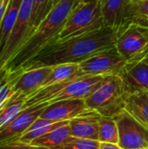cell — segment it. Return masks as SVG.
Here are the masks:
<instances>
[{
  "instance_id": "cell-1",
  "label": "cell",
  "mask_w": 148,
  "mask_h": 149,
  "mask_svg": "<svg viewBox=\"0 0 148 149\" xmlns=\"http://www.w3.org/2000/svg\"><path fill=\"white\" fill-rule=\"evenodd\" d=\"M118 34L119 31L105 26L64 41L55 40L20 71L61 64H79L97 53L115 47Z\"/></svg>"
},
{
  "instance_id": "cell-2",
  "label": "cell",
  "mask_w": 148,
  "mask_h": 149,
  "mask_svg": "<svg viewBox=\"0 0 148 149\" xmlns=\"http://www.w3.org/2000/svg\"><path fill=\"white\" fill-rule=\"evenodd\" d=\"M76 0H61L20 47L5 70L13 72L23 69L48 45L55 41L62 31Z\"/></svg>"
},
{
  "instance_id": "cell-3",
  "label": "cell",
  "mask_w": 148,
  "mask_h": 149,
  "mask_svg": "<svg viewBox=\"0 0 148 149\" xmlns=\"http://www.w3.org/2000/svg\"><path fill=\"white\" fill-rule=\"evenodd\" d=\"M128 96L120 75H106L99 87L85 101L90 110L103 116L115 117L125 111Z\"/></svg>"
},
{
  "instance_id": "cell-4",
  "label": "cell",
  "mask_w": 148,
  "mask_h": 149,
  "mask_svg": "<svg viewBox=\"0 0 148 149\" xmlns=\"http://www.w3.org/2000/svg\"><path fill=\"white\" fill-rule=\"evenodd\" d=\"M106 26L99 2L79 3L69 13L65 24L57 41H64L73 37L99 30Z\"/></svg>"
},
{
  "instance_id": "cell-5",
  "label": "cell",
  "mask_w": 148,
  "mask_h": 149,
  "mask_svg": "<svg viewBox=\"0 0 148 149\" xmlns=\"http://www.w3.org/2000/svg\"><path fill=\"white\" fill-rule=\"evenodd\" d=\"M32 9L33 0L22 1L17 18L0 56V71L4 70L7 64L30 37Z\"/></svg>"
},
{
  "instance_id": "cell-6",
  "label": "cell",
  "mask_w": 148,
  "mask_h": 149,
  "mask_svg": "<svg viewBox=\"0 0 148 149\" xmlns=\"http://www.w3.org/2000/svg\"><path fill=\"white\" fill-rule=\"evenodd\" d=\"M129 60L113 47L80 62L79 76L119 75Z\"/></svg>"
},
{
  "instance_id": "cell-7",
  "label": "cell",
  "mask_w": 148,
  "mask_h": 149,
  "mask_svg": "<svg viewBox=\"0 0 148 149\" xmlns=\"http://www.w3.org/2000/svg\"><path fill=\"white\" fill-rule=\"evenodd\" d=\"M115 47L129 61L141 60L148 52V29L130 24L119 31Z\"/></svg>"
},
{
  "instance_id": "cell-8",
  "label": "cell",
  "mask_w": 148,
  "mask_h": 149,
  "mask_svg": "<svg viewBox=\"0 0 148 149\" xmlns=\"http://www.w3.org/2000/svg\"><path fill=\"white\" fill-rule=\"evenodd\" d=\"M119 129V145L123 149H148V129L126 111L114 117Z\"/></svg>"
},
{
  "instance_id": "cell-9",
  "label": "cell",
  "mask_w": 148,
  "mask_h": 149,
  "mask_svg": "<svg viewBox=\"0 0 148 149\" xmlns=\"http://www.w3.org/2000/svg\"><path fill=\"white\" fill-rule=\"evenodd\" d=\"M49 102L24 108L10 123L0 130V144L18 141L23 134L41 116Z\"/></svg>"
},
{
  "instance_id": "cell-10",
  "label": "cell",
  "mask_w": 148,
  "mask_h": 149,
  "mask_svg": "<svg viewBox=\"0 0 148 149\" xmlns=\"http://www.w3.org/2000/svg\"><path fill=\"white\" fill-rule=\"evenodd\" d=\"M105 76H82L70 80L49 103L64 100H85L93 93L101 85Z\"/></svg>"
},
{
  "instance_id": "cell-11",
  "label": "cell",
  "mask_w": 148,
  "mask_h": 149,
  "mask_svg": "<svg viewBox=\"0 0 148 149\" xmlns=\"http://www.w3.org/2000/svg\"><path fill=\"white\" fill-rule=\"evenodd\" d=\"M52 69L53 66H43L23 71L14 85L15 94L12 99L25 100L31 94L40 89Z\"/></svg>"
},
{
  "instance_id": "cell-12",
  "label": "cell",
  "mask_w": 148,
  "mask_h": 149,
  "mask_svg": "<svg viewBox=\"0 0 148 149\" xmlns=\"http://www.w3.org/2000/svg\"><path fill=\"white\" fill-rule=\"evenodd\" d=\"M90 111L85 100H64L50 103L44 108L40 118L51 121H65L71 120Z\"/></svg>"
},
{
  "instance_id": "cell-13",
  "label": "cell",
  "mask_w": 148,
  "mask_h": 149,
  "mask_svg": "<svg viewBox=\"0 0 148 149\" xmlns=\"http://www.w3.org/2000/svg\"><path fill=\"white\" fill-rule=\"evenodd\" d=\"M119 75L129 95L148 92V65L142 60L129 61Z\"/></svg>"
},
{
  "instance_id": "cell-14",
  "label": "cell",
  "mask_w": 148,
  "mask_h": 149,
  "mask_svg": "<svg viewBox=\"0 0 148 149\" xmlns=\"http://www.w3.org/2000/svg\"><path fill=\"white\" fill-rule=\"evenodd\" d=\"M100 114L95 111L76 117L70 120L71 136L82 139L99 141V120Z\"/></svg>"
},
{
  "instance_id": "cell-15",
  "label": "cell",
  "mask_w": 148,
  "mask_h": 149,
  "mask_svg": "<svg viewBox=\"0 0 148 149\" xmlns=\"http://www.w3.org/2000/svg\"><path fill=\"white\" fill-rule=\"evenodd\" d=\"M132 0H100L101 12L106 25L119 31L125 10Z\"/></svg>"
},
{
  "instance_id": "cell-16",
  "label": "cell",
  "mask_w": 148,
  "mask_h": 149,
  "mask_svg": "<svg viewBox=\"0 0 148 149\" xmlns=\"http://www.w3.org/2000/svg\"><path fill=\"white\" fill-rule=\"evenodd\" d=\"M130 24H136L148 29V0H132L128 3L119 31Z\"/></svg>"
},
{
  "instance_id": "cell-17",
  "label": "cell",
  "mask_w": 148,
  "mask_h": 149,
  "mask_svg": "<svg viewBox=\"0 0 148 149\" xmlns=\"http://www.w3.org/2000/svg\"><path fill=\"white\" fill-rule=\"evenodd\" d=\"M125 111L148 129L147 92H138L130 94L126 99Z\"/></svg>"
},
{
  "instance_id": "cell-18",
  "label": "cell",
  "mask_w": 148,
  "mask_h": 149,
  "mask_svg": "<svg viewBox=\"0 0 148 149\" xmlns=\"http://www.w3.org/2000/svg\"><path fill=\"white\" fill-rule=\"evenodd\" d=\"M70 120L65 121H51L49 120L38 118L19 138V141L24 143H31L34 140L62 127L69 124Z\"/></svg>"
},
{
  "instance_id": "cell-19",
  "label": "cell",
  "mask_w": 148,
  "mask_h": 149,
  "mask_svg": "<svg viewBox=\"0 0 148 149\" xmlns=\"http://www.w3.org/2000/svg\"><path fill=\"white\" fill-rule=\"evenodd\" d=\"M23 0H10L0 24V56L14 27Z\"/></svg>"
},
{
  "instance_id": "cell-20",
  "label": "cell",
  "mask_w": 148,
  "mask_h": 149,
  "mask_svg": "<svg viewBox=\"0 0 148 149\" xmlns=\"http://www.w3.org/2000/svg\"><path fill=\"white\" fill-rule=\"evenodd\" d=\"M70 137V127L69 124H67L34 140L30 144L43 146L51 149H58Z\"/></svg>"
},
{
  "instance_id": "cell-21",
  "label": "cell",
  "mask_w": 148,
  "mask_h": 149,
  "mask_svg": "<svg viewBox=\"0 0 148 149\" xmlns=\"http://www.w3.org/2000/svg\"><path fill=\"white\" fill-rule=\"evenodd\" d=\"M79 64H61L54 65L51 72L45 79L42 87L78 78L79 77Z\"/></svg>"
},
{
  "instance_id": "cell-22",
  "label": "cell",
  "mask_w": 148,
  "mask_h": 149,
  "mask_svg": "<svg viewBox=\"0 0 148 149\" xmlns=\"http://www.w3.org/2000/svg\"><path fill=\"white\" fill-rule=\"evenodd\" d=\"M99 141L119 143V129L114 117L100 115L99 120Z\"/></svg>"
},
{
  "instance_id": "cell-23",
  "label": "cell",
  "mask_w": 148,
  "mask_h": 149,
  "mask_svg": "<svg viewBox=\"0 0 148 149\" xmlns=\"http://www.w3.org/2000/svg\"><path fill=\"white\" fill-rule=\"evenodd\" d=\"M53 7V0H33L30 36L44 20V18L51 11Z\"/></svg>"
},
{
  "instance_id": "cell-24",
  "label": "cell",
  "mask_w": 148,
  "mask_h": 149,
  "mask_svg": "<svg viewBox=\"0 0 148 149\" xmlns=\"http://www.w3.org/2000/svg\"><path fill=\"white\" fill-rule=\"evenodd\" d=\"M24 99H12L10 103L0 110V130L10 123L24 108Z\"/></svg>"
},
{
  "instance_id": "cell-25",
  "label": "cell",
  "mask_w": 148,
  "mask_h": 149,
  "mask_svg": "<svg viewBox=\"0 0 148 149\" xmlns=\"http://www.w3.org/2000/svg\"><path fill=\"white\" fill-rule=\"evenodd\" d=\"M100 142L96 140L71 136L58 149H99Z\"/></svg>"
},
{
  "instance_id": "cell-26",
  "label": "cell",
  "mask_w": 148,
  "mask_h": 149,
  "mask_svg": "<svg viewBox=\"0 0 148 149\" xmlns=\"http://www.w3.org/2000/svg\"><path fill=\"white\" fill-rule=\"evenodd\" d=\"M0 149H51L43 146H37L29 143H24L19 141H10L0 144Z\"/></svg>"
},
{
  "instance_id": "cell-27",
  "label": "cell",
  "mask_w": 148,
  "mask_h": 149,
  "mask_svg": "<svg viewBox=\"0 0 148 149\" xmlns=\"http://www.w3.org/2000/svg\"><path fill=\"white\" fill-rule=\"evenodd\" d=\"M9 3H10V0H0V24L3 20V17L4 16V13L6 11Z\"/></svg>"
},
{
  "instance_id": "cell-28",
  "label": "cell",
  "mask_w": 148,
  "mask_h": 149,
  "mask_svg": "<svg viewBox=\"0 0 148 149\" xmlns=\"http://www.w3.org/2000/svg\"><path fill=\"white\" fill-rule=\"evenodd\" d=\"M99 149H123L119 144L109 143V142H100Z\"/></svg>"
},
{
  "instance_id": "cell-29",
  "label": "cell",
  "mask_w": 148,
  "mask_h": 149,
  "mask_svg": "<svg viewBox=\"0 0 148 149\" xmlns=\"http://www.w3.org/2000/svg\"><path fill=\"white\" fill-rule=\"evenodd\" d=\"M100 0H76L75 5L79 3H88V2H99Z\"/></svg>"
},
{
  "instance_id": "cell-30",
  "label": "cell",
  "mask_w": 148,
  "mask_h": 149,
  "mask_svg": "<svg viewBox=\"0 0 148 149\" xmlns=\"http://www.w3.org/2000/svg\"><path fill=\"white\" fill-rule=\"evenodd\" d=\"M141 60H142L143 62L147 63V64L148 65V52L146 54V55H145V56H144V57H143V58H142Z\"/></svg>"
},
{
  "instance_id": "cell-31",
  "label": "cell",
  "mask_w": 148,
  "mask_h": 149,
  "mask_svg": "<svg viewBox=\"0 0 148 149\" xmlns=\"http://www.w3.org/2000/svg\"><path fill=\"white\" fill-rule=\"evenodd\" d=\"M60 1H61V0H53V5H54V6H55V5H57Z\"/></svg>"
},
{
  "instance_id": "cell-32",
  "label": "cell",
  "mask_w": 148,
  "mask_h": 149,
  "mask_svg": "<svg viewBox=\"0 0 148 149\" xmlns=\"http://www.w3.org/2000/svg\"><path fill=\"white\" fill-rule=\"evenodd\" d=\"M147 93H148V92H147Z\"/></svg>"
}]
</instances>
